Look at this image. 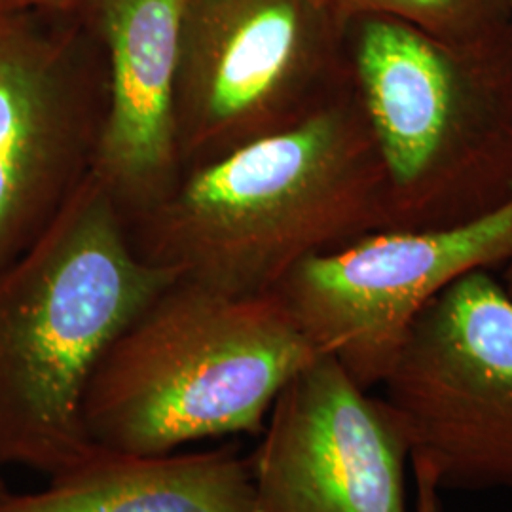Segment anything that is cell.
<instances>
[{"label": "cell", "mask_w": 512, "mask_h": 512, "mask_svg": "<svg viewBox=\"0 0 512 512\" xmlns=\"http://www.w3.org/2000/svg\"><path fill=\"white\" fill-rule=\"evenodd\" d=\"M317 357L274 293L179 279L101 357L84 397L88 437L129 454L260 437L277 395Z\"/></svg>", "instance_id": "cell-3"}, {"label": "cell", "mask_w": 512, "mask_h": 512, "mask_svg": "<svg viewBox=\"0 0 512 512\" xmlns=\"http://www.w3.org/2000/svg\"><path fill=\"white\" fill-rule=\"evenodd\" d=\"M82 86L63 46L29 10L0 12V268L73 190L84 141Z\"/></svg>", "instance_id": "cell-9"}, {"label": "cell", "mask_w": 512, "mask_h": 512, "mask_svg": "<svg viewBox=\"0 0 512 512\" xmlns=\"http://www.w3.org/2000/svg\"><path fill=\"white\" fill-rule=\"evenodd\" d=\"M0 512H255V486L236 442L171 454L95 444L37 492L0 495Z\"/></svg>", "instance_id": "cell-11"}, {"label": "cell", "mask_w": 512, "mask_h": 512, "mask_svg": "<svg viewBox=\"0 0 512 512\" xmlns=\"http://www.w3.org/2000/svg\"><path fill=\"white\" fill-rule=\"evenodd\" d=\"M6 492H10V490H8V486H6V480L0 475V495H4Z\"/></svg>", "instance_id": "cell-16"}, {"label": "cell", "mask_w": 512, "mask_h": 512, "mask_svg": "<svg viewBox=\"0 0 512 512\" xmlns=\"http://www.w3.org/2000/svg\"><path fill=\"white\" fill-rule=\"evenodd\" d=\"M511 258L512 196L463 224L374 230L306 256L270 293L319 355L372 391L384 385L421 311L446 287Z\"/></svg>", "instance_id": "cell-6"}, {"label": "cell", "mask_w": 512, "mask_h": 512, "mask_svg": "<svg viewBox=\"0 0 512 512\" xmlns=\"http://www.w3.org/2000/svg\"><path fill=\"white\" fill-rule=\"evenodd\" d=\"M410 465L416 484V512H440V488L435 476L420 461L410 459Z\"/></svg>", "instance_id": "cell-13"}, {"label": "cell", "mask_w": 512, "mask_h": 512, "mask_svg": "<svg viewBox=\"0 0 512 512\" xmlns=\"http://www.w3.org/2000/svg\"><path fill=\"white\" fill-rule=\"evenodd\" d=\"M511 262V266H509V270H507V275H505V283H503V287H505V291L509 293V296L512 298V258L509 260Z\"/></svg>", "instance_id": "cell-15"}, {"label": "cell", "mask_w": 512, "mask_h": 512, "mask_svg": "<svg viewBox=\"0 0 512 512\" xmlns=\"http://www.w3.org/2000/svg\"><path fill=\"white\" fill-rule=\"evenodd\" d=\"M73 0H4V10H57Z\"/></svg>", "instance_id": "cell-14"}, {"label": "cell", "mask_w": 512, "mask_h": 512, "mask_svg": "<svg viewBox=\"0 0 512 512\" xmlns=\"http://www.w3.org/2000/svg\"><path fill=\"white\" fill-rule=\"evenodd\" d=\"M353 71L384 169L387 230L456 226L511 198L512 69L482 44L365 16Z\"/></svg>", "instance_id": "cell-4"}, {"label": "cell", "mask_w": 512, "mask_h": 512, "mask_svg": "<svg viewBox=\"0 0 512 512\" xmlns=\"http://www.w3.org/2000/svg\"><path fill=\"white\" fill-rule=\"evenodd\" d=\"M258 439L255 512H408L399 416L329 355L283 387Z\"/></svg>", "instance_id": "cell-8"}, {"label": "cell", "mask_w": 512, "mask_h": 512, "mask_svg": "<svg viewBox=\"0 0 512 512\" xmlns=\"http://www.w3.org/2000/svg\"><path fill=\"white\" fill-rule=\"evenodd\" d=\"M389 228L361 103L330 99L198 167L156 203L150 262L230 294L270 293L306 256Z\"/></svg>", "instance_id": "cell-2"}, {"label": "cell", "mask_w": 512, "mask_h": 512, "mask_svg": "<svg viewBox=\"0 0 512 512\" xmlns=\"http://www.w3.org/2000/svg\"><path fill=\"white\" fill-rule=\"evenodd\" d=\"M181 272L129 247L92 173L0 268V469L54 476L93 450L84 397L110 344Z\"/></svg>", "instance_id": "cell-1"}, {"label": "cell", "mask_w": 512, "mask_h": 512, "mask_svg": "<svg viewBox=\"0 0 512 512\" xmlns=\"http://www.w3.org/2000/svg\"><path fill=\"white\" fill-rule=\"evenodd\" d=\"M4 10V0H0V12Z\"/></svg>", "instance_id": "cell-17"}, {"label": "cell", "mask_w": 512, "mask_h": 512, "mask_svg": "<svg viewBox=\"0 0 512 512\" xmlns=\"http://www.w3.org/2000/svg\"><path fill=\"white\" fill-rule=\"evenodd\" d=\"M186 0H95L109 48V110L92 175L114 200L156 205L179 160L175 84Z\"/></svg>", "instance_id": "cell-10"}, {"label": "cell", "mask_w": 512, "mask_h": 512, "mask_svg": "<svg viewBox=\"0 0 512 512\" xmlns=\"http://www.w3.org/2000/svg\"><path fill=\"white\" fill-rule=\"evenodd\" d=\"M348 14L401 19L452 44H478L475 33L486 0H325Z\"/></svg>", "instance_id": "cell-12"}, {"label": "cell", "mask_w": 512, "mask_h": 512, "mask_svg": "<svg viewBox=\"0 0 512 512\" xmlns=\"http://www.w3.org/2000/svg\"><path fill=\"white\" fill-rule=\"evenodd\" d=\"M319 2H321V4H325V0H319ZM325 6H327V4H325ZM327 8H329V6H327Z\"/></svg>", "instance_id": "cell-18"}, {"label": "cell", "mask_w": 512, "mask_h": 512, "mask_svg": "<svg viewBox=\"0 0 512 512\" xmlns=\"http://www.w3.org/2000/svg\"><path fill=\"white\" fill-rule=\"evenodd\" d=\"M382 387L440 490L512 492V298L488 270L421 311Z\"/></svg>", "instance_id": "cell-5"}, {"label": "cell", "mask_w": 512, "mask_h": 512, "mask_svg": "<svg viewBox=\"0 0 512 512\" xmlns=\"http://www.w3.org/2000/svg\"><path fill=\"white\" fill-rule=\"evenodd\" d=\"M325 8L319 0H186L175 84L179 152L217 158L325 105L315 101L325 84Z\"/></svg>", "instance_id": "cell-7"}]
</instances>
